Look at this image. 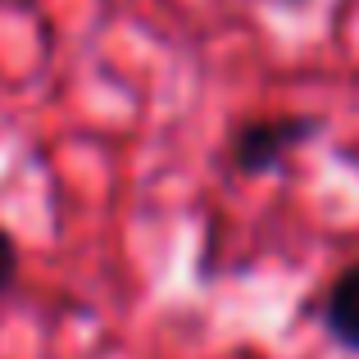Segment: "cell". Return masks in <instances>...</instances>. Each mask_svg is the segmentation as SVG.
<instances>
[{"mask_svg": "<svg viewBox=\"0 0 359 359\" xmlns=\"http://www.w3.org/2000/svg\"><path fill=\"white\" fill-rule=\"evenodd\" d=\"M323 128L318 118L309 114H287V118H259V123H245V128L232 137V164L241 168L245 177H264V173H278L287 164V155L296 146H305L314 132Z\"/></svg>", "mask_w": 359, "mask_h": 359, "instance_id": "1", "label": "cell"}, {"mask_svg": "<svg viewBox=\"0 0 359 359\" xmlns=\"http://www.w3.org/2000/svg\"><path fill=\"white\" fill-rule=\"evenodd\" d=\"M323 327H327V337H332L341 351L359 355V264H351V269L327 287Z\"/></svg>", "mask_w": 359, "mask_h": 359, "instance_id": "2", "label": "cell"}, {"mask_svg": "<svg viewBox=\"0 0 359 359\" xmlns=\"http://www.w3.org/2000/svg\"><path fill=\"white\" fill-rule=\"evenodd\" d=\"M14 278H18V245H14L9 232H0V291H5Z\"/></svg>", "mask_w": 359, "mask_h": 359, "instance_id": "3", "label": "cell"}, {"mask_svg": "<svg viewBox=\"0 0 359 359\" xmlns=\"http://www.w3.org/2000/svg\"><path fill=\"white\" fill-rule=\"evenodd\" d=\"M278 5H305V0H278Z\"/></svg>", "mask_w": 359, "mask_h": 359, "instance_id": "4", "label": "cell"}]
</instances>
